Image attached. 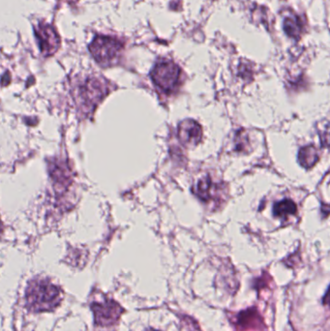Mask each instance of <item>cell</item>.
<instances>
[{
    "mask_svg": "<svg viewBox=\"0 0 330 331\" xmlns=\"http://www.w3.org/2000/svg\"><path fill=\"white\" fill-rule=\"evenodd\" d=\"M60 300L59 289L48 280H34L26 289V304L32 311H50L59 304Z\"/></svg>",
    "mask_w": 330,
    "mask_h": 331,
    "instance_id": "cell-1",
    "label": "cell"
},
{
    "mask_svg": "<svg viewBox=\"0 0 330 331\" xmlns=\"http://www.w3.org/2000/svg\"><path fill=\"white\" fill-rule=\"evenodd\" d=\"M95 322L99 325H111L118 321L123 309L115 301L105 299L95 301L91 305Z\"/></svg>",
    "mask_w": 330,
    "mask_h": 331,
    "instance_id": "cell-4",
    "label": "cell"
},
{
    "mask_svg": "<svg viewBox=\"0 0 330 331\" xmlns=\"http://www.w3.org/2000/svg\"><path fill=\"white\" fill-rule=\"evenodd\" d=\"M153 82L166 92L174 91L180 78L179 67L172 61L158 62L151 72Z\"/></svg>",
    "mask_w": 330,
    "mask_h": 331,
    "instance_id": "cell-3",
    "label": "cell"
},
{
    "mask_svg": "<svg viewBox=\"0 0 330 331\" xmlns=\"http://www.w3.org/2000/svg\"><path fill=\"white\" fill-rule=\"evenodd\" d=\"M145 331H159V330H156V329H153V328H148V329H146Z\"/></svg>",
    "mask_w": 330,
    "mask_h": 331,
    "instance_id": "cell-13",
    "label": "cell"
},
{
    "mask_svg": "<svg viewBox=\"0 0 330 331\" xmlns=\"http://www.w3.org/2000/svg\"><path fill=\"white\" fill-rule=\"evenodd\" d=\"M202 132L199 123L187 119L182 121L178 127V137L182 143L188 146H194L200 142Z\"/></svg>",
    "mask_w": 330,
    "mask_h": 331,
    "instance_id": "cell-7",
    "label": "cell"
},
{
    "mask_svg": "<svg viewBox=\"0 0 330 331\" xmlns=\"http://www.w3.org/2000/svg\"><path fill=\"white\" fill-rule=\"evenodd\" d=\"M35 36L38 41L41 52L50 56L55 53L60 46V38L55 29L48 23L40 22L35 28Z\"/></svg>",
    "mask_w": 330,
    "mask_h": 331,
    "instance_id": "cell-5",
    "label": "cell"
},
{
    "mask_svg": "<svg viewBox=\"0 0 330 331\" xmlns=\"http://www.w3.org/2000/svg\"><path fill=\"white\" fill-rule=\"evenodd\" d=\"M50 175L52 176L53 180L56 181V183H58L60 186L66 187L70 184V171L62 163L55 162L54 165H51Z\"/></svg>",
    "mask_w": 330,
    "mask_h": 331,
    "instance_id": "cell-8",
    "label": "cell"
},
{
    "mask_svg": "<svg viewBox=\"0 0 330 331\" xmlns=\"http://www.w3.org/2000/svg\"><path fill=\"white\" fill-rule=\"evenodd\" d=\"M300 165L304 168H312L318 160L319 155L313 145L302 147L298 153Z\"/></svg>",
    "mask_w": 330,
    "mask_h": 331,
    "instance_id": "cell-9",
    "label": "cell"
},
{
    "mask_svg": "<svg viewBox=\"0 0 330 331\" xmlns=\"http://www.w3.org/2000/svg\"><path fill=\"white\" fill-rule=\"evenodd\" d=\"M302 28L303 26L299 17L295 15L287 17L284 20V31L287 33V35H289L291 38L298 39Z\"/></svg>",
    "mask_w": 330,
    "mask_h": 331,
    "instance_id": "cell-10",
    "label": "cell"
},
{
    "mask_svg": "<svg viewBox=\"0 0 330 331\" xmlns=\"http://www.w3.org/2000/svg\"><path fill=\"white\" fill-rule=\"evenodd\" d=\"M297 210L295 203L290 200H283L278 201L273 206V213L277 217L286 218L290 215L294 214Z\"/></svg>",
    "mask_w": 330,
    "mask_h": 331,
    "instance_id": "cell-11",
    "label": "cell"
},
{
    "mask_svg": "<svg viewBox=\"0 0 330 331\" xmlns=\"http://www.w3.org/2000/svg\"><path fill=\"white\" fill-rule=\"evenodd\" d=\"M1 231H2V224H1V221H0V233H1Z\"/></svg>",
    "mask_w": 330,
    "mask_h": 331,
    "instance_id": "cell-14",
    "label": "cell"
},
{
    "mask_svg": "<svg viewBox=\"0 0 330 331\" xmlns=\"http://www.w3.org/2000/svg\"><path fill=\"white\" fill-rule=\"evenodd\" d=\"M122 50V42L109 36H97L89 45V51L94 59L105 67L118 61Z\"/></svg>",
    "mask_w": 330,
    "mask_h": 331,
    "instance_id": "cell-2",
    "label": "cell"
},
{
    "mask_svg": "<svg viewBox=\"0 0 330 331\" xmlns=\"http://www.w3.org/2000/svg\"><path fill=\"white\" fill-rule=\"evenodd\" d=\"M105 86L102 81L96 78H90L85 81L80 89V96L84 103L89 106L96 105L106 94Z\"/></svg>",
    "mask_w": 330,
    "mask_h": 331,
    "instance_id": "cell-6",
    "label": "cell"
},
{
    "mask_svg": "<svg viewBox=\"0 0 330 331\" xmlns=\"http://www.w3.org/2000/svg\"><path fill=\"white\" fill-rule=\"evenodd\" d=\"M214 188H215V185L212 183L209 177L202 178L199 181L198 186H197L198 195L201 200L208 201L212 196V192Z\"/></svg>",
    "mask_w": 330,
    "mask_h": 331,
    "instance_id": "cell-12",
    "label": "cell"
}]
</instances>
